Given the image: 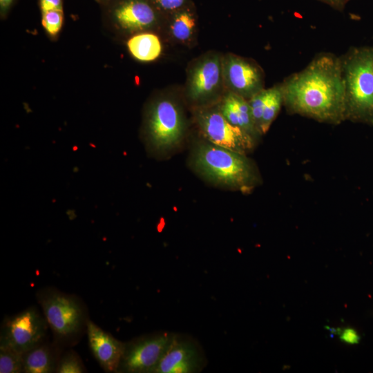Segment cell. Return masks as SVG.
I'll use <instances>...</instances> for the list:
<instances>
[{
  "label": "cell",
  "mask_w": 373,
  "mask_h": 373,
  "mask_svg": "<svg viewBox=\"0 0 373 373\" xmlns=\"http://www.w3.org/2000/svg\"><path fill=\"white\" fill-rule=\"evenodd\" d=\"M281 83L284 106L289 113L332 124L345 120L340 57L319 53L306 67Z\"/></svg>",
  "instance_id": "cell-1"
},
{
  "label": "cell",
  "mask_w": 373,
  "mask_h": 373,
  "mask_svg": "<svg viewBox=\"0 0 373 373\" xmlns=\"http://www.w3.org/2000/svg\"><path fill=\"white\" fill-rule=\"evenodd\" d=\"M189 164L204 181L231 191L248 193L261 181L256 164L247 155L214 145L207 140L193 147Z\"/></svg>",
  "instance_id": "cell-2"
},
{
  "label": "cell",
  "mask_w": 373,
  "mask_h": 373,
  "mask_svg": "<svg viewBox=\"0 0 373 373\" xmlns=\"http://www.w3.org/2000/svg\"><path fill=\"white\" fill-rule=\"evenodd\" d=\"M340 60L345 120L373 126V46L352 47Z\"/></svg>",
  "instance_id": "cell-3"
},
{
  "label": "cell",
  "mask_w": 373,
  "mask_h": 373,
  "mask_svg": "<svg viewBox=\"0 0 373 373\" xmlns=\"http://www.w3.org/2000/svg\"><path fill=\"white\" fill-rule=\"evenodd\" d=\"M183 115L173 101L163 99L150 108L146 124L147 148L154 154L164 155L174 150L184 136Z\"/></svg>",
  "instance_id": "cell-4"
},
{
  "label": "cell",
  "mask_w": 373,
  "mask_h": 373,
  "mask_svg": "<svg viewBox=\"0 0 373 373\" xmlns=\"http://www.w3.org/2000/svg\"><path fill=\"white\" fill-rule=\"evenodd\" d=\"M195 119L205 140L214 145L245 155L254 148L256 140L229 123L218 108L200 109Z\"/></svg>",
  "instance_id": "cell-5"
},
{
  "label": "cell",
  "mask_w": 373,
  "mask_h": 373,
  "mask_svg": "<svg viewBox=\"0 0 373 373\" xmlns=\"http://www.w3.org/2000/svg\"><path fill=\"white\" fill-rule=\"evenodd\" d=\"M46 321L33 307L7 318L1 327L0 346L26 352L41 343L46 332Z\"/></svg>",
  "instance_id": "cell-6"
},
{
  "label": "cell",
  "mask_w": 373,
  "mask_h": 373,
  "mask_svg": "<svg viewBox=\"0 0 373 373\" xmlns=\"http://www.w3.org/2000/svg\"><path fill=\"white\" fill-rule=\"evenodd\" d=\"M173 336L162 332L125 344L117 372L154 373Z\"/></svg>",
  "instance_id": "cell-7"
},
{
  "label": "cell",
  "mask_w": 373,
  "mask_h": 373,
  "mask_svg": "<svg viewBox=\"0 0 373 373\" xmlns=\"http://www.w3.org/2000/svg\"><path fill=\"white\" fill-rule=\"evenodd\" d=\"M41 305L48 324L58 335L70 336L79 329L82 310L73 298L61 293H50L43 297Z\"/></svg>",
  "instance_id": "cell-8"
},
{
  "label": "cell",
  "mask_w": 373,
  "mask_h": 373,
  "mask_svg": "<svg viewBox=\"0 0 373 373\" xmlns=\"http://www.w3.org/2000/svg\"><path fill=\"white\" fill-rule=\"evenodd\" d=\"M224 72L231 92L247 100L264 89L263 72L254 61L229 55L224 63Z\"/></svg>",
  "instance_id": "cell-9"
},
{
  "label": "cell",
  "mask_w": 373,
  "mask_h": 373,
  "mask_svg": "<svg viewBox=\"0 0 373 373\" xmlns=\"http://www.w3.org/2000/svg\"><path fill=\"white\" fill-rule=\"evenodd\" d=\"M203 365V355L197 343L174 335L154 373L197 372Z\"/></svg>",
  "instance_id": "cell-10"
},
{
  "label": "cell",
  "mask_w": 373,
  "mask_h": 373,
  "mask_svg": "<svg viewBox=\"0 0 373 373\" xmlns=\"http://www.w3.org/2000/svg\"><path fill=\"white\" fill-rule=\"evenodd\" d=\"M110 15L121 28L135 32L151 28L156 21V14L147 0H122L113 4Z\"/></svg>",
  "instance_id": "cell-11"
},
{
  "label": "cell",
  "mask_w": 373,
  "mask_h": 373,
  "mask_svg": "<svg viewBox=\"0 0 373 373\" xmlns=\"http://www.w3.org/2000/svg\"><path fill=\"white\" fill-rule=\"evenodd\" d=\"M90 349L101 367L106 372H117L125 349L118 341L92 321L87 323Z\"/></svg>",
  "instance_id": "cell-12"
},
{
  "label": "cell",
  "mask_w": 373,
  "mask_h": 373,
  "mask_svg": "<svg viewBox=\"0 0 373 373\" xmlns=\"http://www.w3.org/2000/svg\"><path fill=\"white\" fill-rule=\"evenodd\" d=\"M222 69L220 60L216 56L201 61L191 75L189 87L190 98L202 102L212 96L219 88Z\"/></svg>",
  "instance_id": "cell-13"
},
{
  "label": "cell",
  "mask_w": 373,
  "mask_h": 373,
  "mask_svg": "<svg viewBox=\"0 0 373 373\" xmlns=\"http://www.w3.org/2000/svg\"><path fill=\"white\" fill-rule=\"evenodd\" d=\"M218 109L229 123L254 140L261 135L253 119L248 101L244 97L230 91L222 100Z\"/></svg>",
  "instance_id": "cell-14"
},
{
  "label": "cell",
  "mask_w": 373,
  "mask_h": 373,
  "mask_svg": "<svg viewBox=\"0 0 373 373\" xmlns=\"http://www.w3.org/2000/svg\"><path fill=\"white\" fill-rule=\"evenodd\" d=\"M127 46L131 55L142 61L157 59L162 51L159 38L151 33H142L131 37Z\"/></svg>",
  "instance_id": "cell-15"
},
{
  "label": "cell",
  "mask_w": 373,
  "mask_h": 373,
  "mask_svg": "<svg viewBox=\"0 0 373 373\" xmlns=\"http://www.w3.org/2000/svg\"><path fill=\"white\" fill-rule=\"evenodd\" d=\"M23 372L49 373L55 370L52 354L47 345L39 344L23 354Z\"/></svg>",
  "instance_id": "cell-16"
},
{
  "label": "cell",
  "mask_w": 373,
  "mask_h": 373,
  "mask_svg": "<svg viewBox=\"0 0 373 373\" xmlns=\"http://www.w3.org/2000/svg\"><path fill=\"white\" fill-rule=\"evenodd\" d=\"M265 102L262 117L260 126L261 134H265L278 115L284 105V95L282 83L269 88Z\"/></svg>",
  "instance_id": "cell-17"
},
{
  "label": "cell",
  "mask_w": 373,
  "mask_h": 373,
  "mask_svg": "<svg viewBox=\"0 0 373 373\" xmlns=\"http://www.w3.org/2000/svg\"><path fill=\"white\" fill-rule=\"evenodd\" d=\"M0 372H23V354L6 346H0Z\"/></svg>",
  "instance_id": "cell-18"
},
{
  "label": "cell",
  "mask_w": 373,
  "mask_h": 373,
  "mask_svg": "<svg viewBox=\"0 0 373 373\" xmlns=\"http://www.w3.org/2000/svg\"><path fill=\"white\" fill-rule=\"evenodd\" d=\"M195 19L189 12L178 14L171 26L173 36L178 40L185 41L192 35L195 27Z\"/></svg>",
  "instance_id": "cell-19"
},
{
  "label": "cell",
  "mask_w": 373,
  "mask_h": 373,
  "mask_svg": "<svg viewBox=\"0 0 373 373\" xmlns=\"http://www.w3.org/2000/svg\"><path fill=\"white\" fill-rule=\"evenodd\" d=\"M62 23V10H52L41 12L42 26L50 35H56L59 32Z\"/></svg>",
  "instance_id": "cell-20"
},
{
  "label": "cell",
  "mask_w": 373,
  "mask_h": 373,
  "mask_svg": "<svg viewBox=\"0 0 373 373\" xmlns=\"http://www.w3.org/2000/svg\"><path fill=\"white\" fill-rule=\"evenodd\" d=\"M267 94L268 90L264 88L247 100L253 119L260 133V126Z\"/></svg>",
  "instance_id": "cell-21"
},
{
  "label": "cell",
  "mask_w": 373,
  "mask_h": 373,
  "mask_svg": "<svg viewBox=\"0 0 373 373\" xmlns=\"http://www.w3.org/2000/svg\"><path fill=\"white\" fill-rule=\"evenodd\" d=\"M56 372L59 373H82L84 372L79 357L74 353H68L59 361Z\"/></svg>",
  "instance_id": "cell-22"
},
{
  "label": "cell",
  "mask_w": 373,
  "mask_h": 373,
  "mask_svg": "<svg viewBox=\"0 0 373 373\" xmlns=\"http://www.w3.org/2000/svg\"><path fill=\"white\" fill-rule=\"evenodd\" d=\"M41 12L52 10H63V0H39Z\"/></svg>",
  "instance_id": "cell-23"
},
{
  "label": "cell",
  "mask_w": 373,
  "mask_h": 373,
  "mask_svg": "<svg viewBox=\"0 0 373 373\" xmlns=\"http://www.w3.org/2000/svg\"><path fill=\"white\" fill-rule=\"evenodd\" d=\"M341 339L349 344H356L360 341L358 334L353 329L347 328L342 331L341 334Z\"/></svg>",
  "instance_id": "cell-24"
},
{
  "label": "cell",
  "mask_w": 373,
  "mask_h": 373,
  "mask_svg": "<svg viewBox=\"0 0 373 373\" xmlns=\"http://www.w3.org/2000/svg\"><path fill=\"white\" fill-rule=\"evenodd\" d=\"M164 10H175L181 7L184 0H155Z\"/></svg>",
  "instance_id": "cell-25"
},
{
  "label": "cell",
  "mask_w": 373,
  "mask_h": 373,
  "mask_svg": "<svg viewBox=\"0 0 373 373\" xmlns=\"http://www.w3.org/2000/svg\"><path fill=\"white\" fill-rule=\"evenodd\" d=\"M333 8L338 10H342L345 5L351 0H319Z\"/></svg>",
  "instance_id": "cell-26"
},
{
  "label": "cell",
  "mask_w": 373,
  "mask_h": 373,
  "mask_svg": "<svg viewBox=\"0 0 373 373\" xmlns=\"http://www.w3.org/2000/svg\"><path fill=\"white\" fill-rule=\"evenodd\" d=\"M14 0H0L1 15H6L10 8Z\"/></svg>",
  "instance_id": "cell-27"
},
{
  "label": "cell",
  "mask_w": 373,
  "mask_h": 373,
  "mask_svg": "<svg viewBox=\"0 0 373 373\" xmlns=\"http://www.w3.org/2000/svg\"><path fill=\"white\" fill-rule=\"evenodd\" d=\"M97 2L101 3H106L107 2L110 1L111 0H96Z\"/></svg>",
  "instance_id": "cell-28"
}]
</instances>
